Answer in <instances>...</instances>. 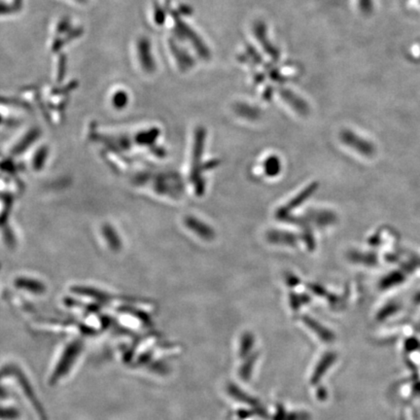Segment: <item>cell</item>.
<instances>
[{
  "mask_svg": "<svg viewBox=\"0 0 420 420\" xmlns=\"http://www.w3.org/2000/svg\"><path fill=\"white\" fill-rule=\"evenodd\" d=\"M177 28L178 34H180L183 38H186V40L190 42L199 57H203V59H209L210 57L209 48H207V46L198 34L192 30L190 26L186 25L181 20H177Z\"/></svg>",
  "mask_w": 420,
  "mask_h": 420,
  "instance_id": "4",
  "label": "cell"
},
{
  "mask_svg": "<svg viewBox=\"0 0 420 420\" xmlns=\"http://www.w3.org/2000/svg\"><path fill=\"white\" fill-rule=\"evenodd\" d=\"M264 170L267 177H277L282 170V162L277 156H270L264 162Z\"/></svg>",
  "mask_w": 420,
  "mask_h": 420,
  "instance_id": "12",
  "label": "cell"
},
{
  "mask_svg": "<svg viewBox=\"0 0 420 420\" xmlns=\"http://www.w3.org/2000/svg\"><path fill=\"white\" fill-rule=\"evenodd\" d=\"M172 51L175 52V59L177 60L178 65H180V67L182 70H189L194 65L193 60L192 57L189 56L188 54H186L183 50L180 48H177V46H172Z\"/></svg>",
  "mask_w": 420,
  "mask_h": 420,
  "instance_id": "13",
  "label": "cell"
},
{
  "mask_svg": "<svg viewBox=\"0 0 420 420\" xmlns=\"http://www.w3.org/2000/svg\"><path fill=\"white\" fill-rule=\"evenodd\" d=\"M267 238L270 243L289 246L296 245L297 240H298L296 235H294L293 233L283 230L270 231V232L267 233Z\"/></svg>",
  "mask_w": 420,
  "mask_h": 420,
  "instance_id": "9",
  "label": "cell"
},
{
  "mask_svg": "<svg viewBox=\"0 0 420 420\" xmlns=\"http://www.w3.org/2000/svg\"><path fill=\"white\" fill-rule=\"evenodd\" d=\"M5 396H6V392H5L4 388L0 387V398H5Z\"/></svg>",
  "mask_w": 420,
  "mask_h": 420,
  "instance_id": "17",
  "label": "cell"
},
{
  "mask_svg": "<svg viewBox=\"0 0 420 420\" xmlns=\"http://www.w3.org/2000/svg\"><path fill=\"white\" fill-rule=\"evenodd\" d=\"M309 219L314 223L317 227L319 226H325L330 224L334 221L333 214L328 211H319V210H314V211H309L308 214Z\"/></svg>",
  "mask_w": 420,
  "mask_h": 420,
  "instance_id": "11",
  "label": "cell"
},
{
  "mask_svg": "<svg viewBox=\"0 0 420 420\" xmlns=\"http://www.w3.org/2000/svg\"><path fill=\"white\" fill-rule=\"evenodd\" d=\"M317 188H319V184L316 182L311 183V185H309L308 187L302 191L298 196H296L295 198L291 199L286 206L278 209L277 216L280 218V219H284L285 217L289 216L290 212L292 211L293 209H297V207L300 206L301 204H303L304 201H306L309 197H311L312 194L317 190Z\"/></svg>",
  "mask_w": 420,
  "mask_h": 420,
  "instance_id": "5",
  "label": "cell"
},
{
  "mask_svg": "<svg viewBox=\"0 0 420 420\" xmlns=\"http://www.w3.org/2000/svg\"><path fill=\"white\" fill-rule=\"evenodd\" d=\"M184 222L192 232L195 233L197 236L203 238V240L212 241L215 238L214 230L206 223L199 220L198 218L187 216Z\"/></svg>",
  "mask_w": 420,
  "mask_h": 420,
  "instance_id": "7",
  "label": "cell"
},
{
  "mask_svg": "<svg viewBox=\"0 0 420 420\" xmlns=\"http://www.w3.org/2000/svg\"><path fill=\"white\" fill-rule=\"evenodd\" d=\"M19 411L15 409H0V419L15 420L19 419Z\"/></svg>",
  "mask_w": 420,
  "mask_h": 420,
  "instance_id": "15",
  "label": "cell"
},
{
  "mask_svg": "<svg viewBox=\"0 0 420 420\" xmlns=\"http://www.w3.org/2000/svg\"><path fill=\"white\" fill-rule=\"evenodd\" d=\"M4 372L5 374H13L16 377H17L18 380H19L21 387H22L23 390L25 391L26 397H28V400L33 403L34 409H35V411H38V416L41 417L42 420H46V414L45 411H44V409L42 408L40 402H39L38 398H36L35 394L33 392V387H31L30 382H28V380H26L25 375H23V372H21L19 368L13 366V365H11V366L4 368Z\"/></svg>",
  "mask_w": 420,
  "mask_h": 420,
  "instance_id": "3",
  "label": "cell"
},
{
  "mask_svg": "<svg viewBox=\"0 0 420 420\" xmlns=\"http://www.w3.org/2000/svg\"><path fill=\"white\" fill-rule=\"evenodd\" d=\"M149 44L146 41H143V43L139 45V49L141 50V54H144L141 57L143 60V65L145 70H148V72H151L154 68L153 59L151 57L150 48H149Z\"/></svg>",
  "mask_w": 420,
  "mask_h": 420,
  "instance_id": "14",
  "label": "cell"
},
{
  "mask_svg": "<svg viewBox=\"0 0 420 420\" xmlns=\"http://www.w3.org/2000/svg\"><path fill=\"white\" fill-rule=\"evenodd\" d=\"M82 341H72L70 345L67 346L64 354H62V358H60L59 363L57 365L56 370L52 372L51 379H50V383L51 385H56L62 377H64L70 372L73 364H74L76 357L82 350Z\"/></svg>",
  "mask_w": 420,
  "mask_h": 420,
  "instance_id": "2",
  "label": "cell"
},
{
  "mask_svg": "<svg viewBox=\"0 0 420 420\" xmlns=\"http://www.w3.org/2000/svg\"><path fill=\"white\" fill-rule=\"evenodd\" d=\"M280 94H282V99H284L286 102L297 113H299L300 115H303V116H306L309 113V104H306L304 99H302L300 96H297L295 93H293L291 90H287V89H282L280 91Z\"/></svg>",
  "mask_w": 420,
  "mask_h": 420,
  "instance_id": "8",
  "label": "cell"
},
{
  "mask_svg": "<svg viewBox=\"0 0 420 420\" xmlns=\"http://www.w3.org/2000/svg\"><path fill=\"white\" fill-rule=\"evenodd\" d=\"M235 111L236 114L238 115V116L250 121L258 119L260 116V111L258 109H255V107L245 104H236Z\"/></svg>",
  "mask_w": 420,
  "mask_h": 420,
  "instance_id": "10",
  "label": "cell"
},
{
  "mask_svg": "<svg viewBox=\"0 0 420 420\" xmlns=\"http://www.w3.org/2000/svg\"><path fill=\"white\" fill-rule=\"evenodd\" d=\"M254 34H255L256 38L258 39L260 44H261L262 49L266 51L267 54L272 59L277 60L280 57V52L275 48L274 44L269 40L266 26H265L264 23H255V25H254Z\"/></svg>",
  "mask_w": 420,
  "mask_h": 420,
  "instance_id": "6",
  "label": "cell"
},
{
  "mask_svg": "<svg viewBox=\"0 0 420 420\" xmlns=\"http://www.w3.org/2000/svg\"><path fill=\"white\" fill-rule=\"evenodd\" d=\"M206 131L204 128L199 127L195 131V143L193 149V167H192L191 179L195 185L196 193L201 196L204 192V179L201 170V160L206 143Z\"/></svg>",
  "mask_w": 420,
  "mask_h": 420,
  "instance_id": "1",
  "label": "cell"
},
{
  "mask_svg": "<svg viewBox=\"0 0 420 420\" xmlns=\"http://www.w3.org/2000/svg\"><path fill=\"white\" fill-rule=\"evenodd\" d=\"M218 165H219V161H217V160H211V161H209L206 162V164L201 165V172L214 169V167H216Z\"/></svg>",
  "mask_w": 420,
  "mask_h": 420,
  "instance_id": "16",
  "label": "cell"
}]
</instances>
